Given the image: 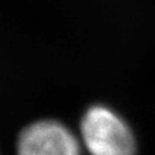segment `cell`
I'll use <instances>...</instances> for the list:
<instances>
[{"label":"cell","mask_w":155,"mask_h":155,"mask_svg":"<svg viewBox=\"0 0 155 155\" xmlns=\"http://www.w3.org/2000/svg\"><path fill=\"white\" fill-rule=\"evenodd\" d=\"M81 134L91 155H134L136 142L127 124L104 106L89 109L81 122Z\"/></svg>","instance_id":"cell-1"},{"label":"cell","mask_w":155,"mask_h":155,"mask_svg":"<svg viewBox=\"0 0 155 155\" xmlns=\"http://www.w3.org/2000/svg\"><path fill=\"white\" fill-rule=\"evenodd\" d=\"M18 155H80V150L64 124L47 120L28 125L21 133Z\"/></svg>","instance_id":"cell-2"}]
</instances>
